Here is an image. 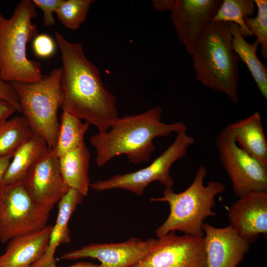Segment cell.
<instances>
[{"label": "cell", "instance_id": "obj_16", "mask_svg": "<svg viewBox=\"0 0 267 267\" xmlns=\"http://www.w3.org/2000/svg\"><path fill=\"white\" fill-rule=\"evenodd\" d=\"M52 225L17 236L8 242L0 255V267H31L47 249Z\"/></svg>", "mask_w": 267, "mask_h": 267}, {"label": "cell", "instance_id": "obj_27", "mask_svg": "<svg viewBox=\"0 0 267 267\" xmlns=\"http://www.w3.org/2000/svg\"><path fill=\"white\" fill-rule=\"evenodd\" d=\"M55 41L47 34H38L33 40L32 47L34 53L40 58L52 56L56 50Z\"/></svg>", "mask_w": 267, "mask_h": 267}, {"label": "cell", "instance_id": "obj_7", "mask_svg": "<svg viewBox=\"0 0 267 267\" xmlns=\"http://www.w3.org/2000/svg\"><path fill=\"white\" fill-rule=\"evenodd\" d=\"M195 142L194 138L188 135L186 131L178 132L170 146L146 167L98 180L90 183V188L99 191L120 188L138 195H142L148 184L155 181L165 188H172L174 180L170 175V169L175 162L186 154Z\"/></svg>", "mask_w": 267, "mask_h": 267}, {"label": "cell", "instance_id": "obj_6", "mask_svg": "<svg viewBox=\"0 0 267 267\" xmlns=\"http://www.w3.org/2000/svg\"><path fill=\"white\" fill-rule=\"evenodd\" d=\"M61 68H55L38 83H10L16 91L25 118L33 133L42 137L49 148L55 145L62 106L60 88Z\"/></svg>", "mask_w": 267, "mask_h": 267}, {"label": "cell", "instance_id": "obj_19", "mask_svg": "<svg viewBox=\"0 0 267 267\" xmlns=\"http://www.w3.org/2000/svg\"><path fill=\"white\" fill-rule=\"evenodd\" d=\"M49 148L42 137L34 134L15 152L0 186L23 182L30 169Z\"/></svg>", "mask_w": 267, "mask_h": 267}, {"label": "cell", "instance_id": "obj_20", "mask_svg": "<svg viewBox=\"0 0 267 267\" xmlns=\"http://www.w3.org/2000/svg\"><path fill=\"white\" fill-rule=\"evenodd\" d=\"M90 153L85 143L58 158L60 171L66 183L84 197L90 188Z\"/></svg>", "mask_w": 267, "mask_h": 267}, {"label": "cell", "instance_id": "obj_5", "mask_svg": "<svg viewBox=\"0 0 267 267\" xmlns=\"http://www.w3.org/2000/svg\"><path fill=\"white\" fill-rule=\"evenodd\" d=\"M207 174L206 168L201 165L192 182L184 191L176 193L172 188H165L162 197L150 198L151 202H166L170 206L168 218L156 230L158 237L176 231L184 234L204 236V221L208 217L217 215L212 211L216 205L215 197L226 188L224 183L215 180L204 185Z\"/></svg>", "mask_w": 267, "mask_h": 267}, {"label": "cell", "instance_id": "obj_31", "mask_svg": "<svg viewBox=\"0 0 267 267\" xmlns=\"http://www.w3.org/2000/svg\"><path fill=\"white\" fill-rule=\"evenodd\" d=\"M175 0H154L152 1L153 7L158 11H171Z\"/></svg>", "mask_w": 267, "mask_h": 267}, {"label": "cell", "instance_id": "obj_30", "mask_svg": "<svg viewBox=\"0 0 267 267\" xmlns=\"http://www.w3.org/2000/svg\"><path fill=\"white\" fill-rule=\"evenodd\" d=\"M16 111H18L17 109L11 103L0 100V123L7 120Z\"/></svg>", "mask_w": 267, "mask_h": 267}, {"label": "cell", "instance_id": "obj_23", "mask_svg": "<svg viewBox=\"0 0 267 267\" xmlns=\"http://www.w3.org/2000/svg\"><path fill=\"white\" fill-rule=\"evenodd\" d=\"M34 134L24 116L0 123V158L13 157L18 148Z\"/></svg>", "mask_w": 267, "mask_h": 267}, {"label": "cell", "instance_id": "obj_11", "mask_svg": "<svg viewBox=\"0 0 267 267\" xmlns=\"http://www.w3.org/2000/svg\"><path fill=\"white\" fill-rule=\"evenodd\" d=\"M22 182L33 200L48 213L69 189L61 175L58 158L51 148L30 169Z\"/></svg>", "mask_w": 267, "mask_h": 267}, {"label": "cell", "instance_id": "obj_1", "mask_svg": "<svg viewBox=\"0 0 267 267\" xmlns=\"http://www.w3.org/2000/svg\"><path fill=\"white\" fill-rule=\"evenodd\" d=\"M54 35L61 53L63 111L94 126L98 133L106 132L119 117L115 96L104 87L98 69L87 58L82 45L69 42L58 31Z\"/></svg>", "mask_w": 267, "mask_h": 267}, {"label": "cell", "instance_id": "obj_22", "mask_svg": "<svg viewBox=\"0 0 267 267\" xmlns=\"http://www.w3.org/2000/svg\"><path fill=\"white\" fill-rule=\"evenodd\" d=\"M89 124L63 111L59 123L55 145L52 150L58 158L80 146L84 143L85 135Z\"/></svg>", "mask_w": 267, "mask_h": 267}, {"label": "cell", "instance_id": "obj_15", "mask_svg": "<svg viewBox=\"0 0 267 267\" xmlns=\"http://www.w3.org/2000/svg\"><path fill=\"white\" fill-rule=\"evenodd\" d=\"M202 228L206 267H237L249 251L250 244L230 225L218 228L204 223Z\"/></svg>", "mask_w": 267, "mask_h": 267}, {"label": "cell", "instance_id": "obj_14", "mask_svg": "<svg viewBox=\"0 0 267 267\" xmlns=\"http://www.w3.org/2000/svg\"><path fill=\"white\" fill-rule=\"evenodd\" d=\"M230 225L250 244L267 236V191L253 192L234 202L227 214Z\"/></svg>", "mask_w": 267, "mask_h": 267}, {"label": "cell", "instance_id": "obj_3", "mask_svg": "<svg viewBox=\"0 0 267 267\" xmlns=\"http://www.w3.org/2000/svg\"><path fill=\"white\" fill-rule=\"evenodd\" d=\"M191 55L196 80L237 103L239 59L232 48L229 23L211 22L198 38Z\"/></svg>", "mask_w": 267, "mask_h": 267}, {"label": "cell", "instance_id": "obj_25", "mask_svg": "<svg viewBox=\"0 0 267 267\" xmlns=\"http://www.w3.org/2000/svg\"><path fill=\"white\" fill-rule=\"evenodd\" d=\"M93 0H63L55 10L58 20L66 28L78 29L87 18Z\"/></svg>", "mask_w": 267, "mask_h": 267}, {"label": "cell", "instance_id": "obj_10", "mask_svg": "<svg viewBox=\"0 0 267 267\" xmlns=\"http://www.w3.org/2000/svg\"><path fill=\"white\" fill-rule=\"evenodd\" d=\"M133 267H206L203 237L171 231L158 237L146 257Z\"/></svg>", "mask_w": 267, "mask_h": 267}, {"label": "cell", "instance_id": "obj_4", "mask_svg": "<svg viewBox=\"0 0 267 267\" xmlns=\"http://www.w3.org/2000/svg\"><path fill=\"white\" fill-rule=\"evenodd\" d=\"M36 7L32 0H22L10 18L0 13V75L6 82L38 83L44 78L40 63L26 52L27 44L38 35L32 22Z\"/></svg>", "mask_w": 267, "mask_h": 267}, {"label": "cell", "instance_id": "obj_21", "mask_svg": "<svg viewBox=\"0 0 267 267\" xmlns=\"http://www.w3.org/2000/svg\"><path fill=\"white\" fill-rule=\"evenodd\" d=\"M232 36V46L239 59L244 62L264 98L267 99V68L257 56L260 44L257 39L253 43H248L242 36L235 24L229 23Z\"/></svg>", "mask_w": 267, "mask_h": 267}, {"label": "cell", "instance_id": "obj_28", "mask_svg": "<svg viewBox=\"0 0 267 267\" xmlns=\"http://www.w3.org/2000/svg\"><path fill=\"white\" fill-rule=\"evenodd\" d=\"M63 0H33L36 7H39L44 12V24L46 27L55 25V19L53 13Z\"/></svg>", "mask_w": 267, "mask_h": 267}, {"label": "cell", "instance_id": "obj_9", "mask_svg": "<svg viewBox=\"0 0 267 267\" xmlns=\"http://www.w3.org/2000/svg\"><path fill=\"white\" fill-rule=\"evenodd\" d=\"M216 145L220 161L236 196L239 198L253 192L267 191V166L238 145L228 125L218 134Z\"/></svg>", "mask_w": 267, "mask_h": 267}, {"label": "cell", "instance_id": "obj_13", "mask_svg": "<svg viewBox=\"0 0 267 267\" xmlns=\"http://www.w3.org/2000/svg\"><path fill=\"white\" fill-rule=\"evenodd\" d=\"M221 0H175L171 18L179 41L190 55L198 38L211 22Z\"/></svg>", "mask_w": 267, "mask_h": 267}, {"label": "cell", "instance_id": "obj_24", "mask_svg": "<svg viewBox=\"0 0 267 267\" xmlns=\"http://www.w3.org/2000/svg\"><path fill=\"white\" fill-rule=\"evenodd\" d=\"M256 4L253 0H223L211 22L233 23L237 25L245 38L253 35L247 26L245 18L254 13Z\"/></svg>", "mask_w": 267, "mask_h": 267}, {"label": "cell", "instance_id": "obj_8", "mask_svg": "<svg viewBox=\"0 0 267 267\" xmlns=\"http://www.w3.org/2000/svg\"><path fill=\"white\" fill-rule=\"evenodd\" d=\"M49 213L33 200L22 182L0 186V241L43 229Z\"/></svg>", "mask_w": 267, "mask_h": 267}, {"label": "cell", "instance_id": "obj_32", "mask_svg": "<svg viewBox=\"0 0 267 267\" xmlns=\"http://www.w3.org/2000/svg\"><path fill=\"white\" fill-rule=\"evenodd\" d=\"M13 157L7 156L0 158V182Z\"/></svg>", "mask_w": 267, "mask_h": 267}, {"label": "cell", "instance_id": "obj_29", "mask_svg": "<svg viewBox=\"0 0 267 267\" xmlns=\"http://www.w3.org/2000/svg\"><path fill=\"white\" fill-rule=\"evenodd\" d=\"M0 100L9 102L14 106L17 111L21 112L18 95L10 83L3 81L0 75Z\"/></svg>", "mask_w": 267, "mask_h": 267}, {"label": "cell", "instance_id": "obj_18", "mask_svg": "<svg viewBox=\"0 0 267 267\" xmlns=\"http://www.w3.org/2000/svg\"><path fill=\"white\" fill-rule=\"evenodd\" d=\"M238 145L247 154L267 166V140L260 113L229 124Z\"/></svg>", "mask_w": 267, "mask_h": 267}, {"label": "cell", "instance_id": "obj_33", "mask_svg": "<svg viewBox=\"0 0 267 267\" xmlns=\"http://www.w3.org/2000/svg\"><path fill=\"white\" fill-rule=\"evenodd\" d=\"M47 267H59L55 265ZM67 267H100L99 265L93 264L90 262H80Z\"/></svg>", "mask_w": 267, "mask_h": 267}, {"label": "cell", "instance_id": "obj_2", "mask_svg": "<svg viewBox=\"0 0 267 267\" xmlns=\"http://www.w3.org/2000/svg\"><path fill=\"white\" fill-rule=\"evenodd\" d=\"M162 108L158 106L136 115L119 117L107 131L92 135L89 143L96 151L97 166L102 167L120 155H126L134 164L148 162L155 148V138L187 131L182 122H162Z\"/></svg>", "mask_w": 267, "mask_h": 267}, {"label": "cell", "instance_id": "obj_26", "mask_svg": "<svg viewBox=\"0 0 267 267\" xmlns=\"http://www.w3.org/2000/svg\"><path fill=\"white\" fill-rule=\"evenodd\" d=\"M258 8L257 15L254 17H246L245 24L253 35L257 37L261 44V53L264 59H267V1L254 0Z\"/></svg>", "mask_w": 267, "mask_h": 267}, {"label": "cell", "instance_id": "obj_12", "mask_svg": "<svg viewBox=\"0 0 267 267\" xmlns=\"http://www.w3.org/2000/svg\"><path fill=\"white\" fill-rule=\"evenodd\" d=\"M156 240L132 237L119 243H92L66 253L60 259L90 258L98 260L100 267H133L146 257Z\"/></svg>", "mask_w": 267, "mask_h": 267}, {"label": "cell", "instance_id": "obj_17", "mask_svg": "<svg viewBox=\"0 0 267 267\" xmlns=\"http://www.w3.org/2000/svg\"><path fill=\"white\" fill-rule=\"evenodd\" d=\"M84 196L78 191L69 188L58 202V214L55 222L52 225L48 245L41 259L31 267H47L56 265L54 255L61 244L71 241L68 223L77 207L82 203Z\"/></svg>", "mask_w": 267, "mask_h": 267}]
</instances>
